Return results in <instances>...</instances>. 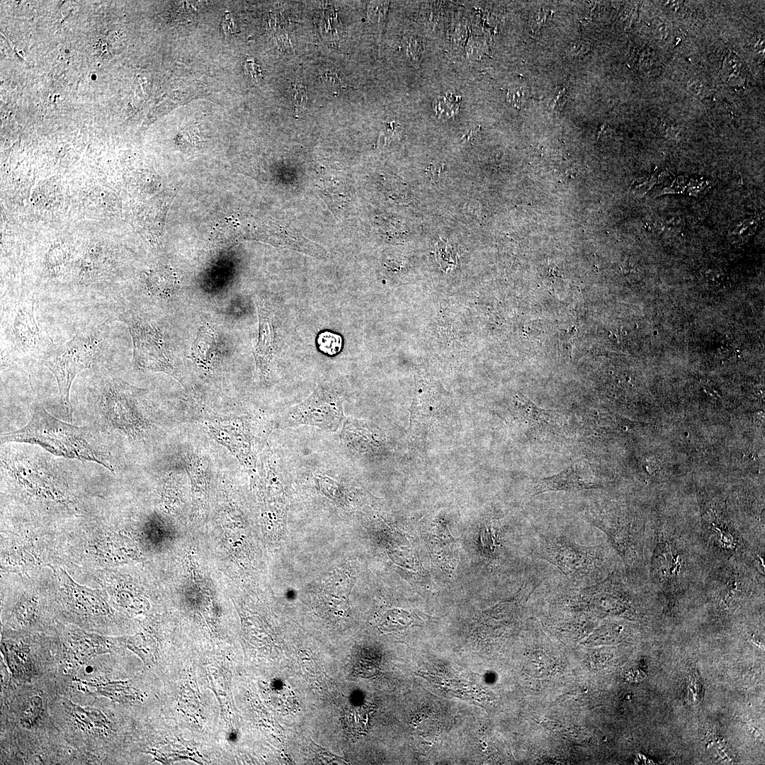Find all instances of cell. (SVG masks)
I'll use <instances>...</instances> for the list:
<instances>
[{"label":"cell","mask_w":765,"mask_h":765,"mask_svg":"<svg viewBox=\"0 0 765 765\" xmlns=\"http://www.w3.org/2000/svg\"><path fill=\"white\" fill-rule=\"evenodd\" d=\"M37 296L24 285L1 292V358L4 364L42 365L55 343L35 316Z\"/></svg>","instance_id":"6da1fadb"},{"label":"cell","mask_w":765,"mask_h":765,"mask_svg":"<svg viewBox=\"0 0 765 765\" xmlns=\"http://www.w3.org/2000/svg\"><path fill=\"white\" fill-rule=\"evenodd\" d=\"M1 441L36 444L55 455L96 462L113 471L91 429L60 421L40 403L35 405L28 423L16 431L2 434Z\"/></svg>","instance_id":"7a4b0ae2"},{"label":"cell","mask_w":765,"mask_h":765,"mask_svg":"<svg viewBox=\"0 0 765 765\" xmlns=\"http://www.w3.org/2000/svg\"><path fill=\"white\" fill-rule=\"evenodd\" d=\"M534 550L539 557L559 569L574 584L586 586L604 578L605 552L601 545L586 546L565 536L538 533Z\"/></svg>","instance_id":"3957f363"},{"label":"cell","mask_w":765,"mask_h":765,"mask_svg":"<svg viewBox=\"0 0 765 765\" xmlns=\"http://www.w3.org/2000/svg\"><path fill=\"white\" fill-rule=\"evenodd\" d=\"M109 318L91 329L76 334L64 343L55 345L42 365L55 376L66 413L72 419L69 391L76 375L89 368L98 358L108 333Z\"/></svg>","instance_id":"277c9868"},{"label":"cell","mask_w":765,"mask_h":765,"mask_svg":"<svg viewBox=\"0 0 765 765\" xmlns=\"http://www.w3.org/2000/svg\"><path fill=\"white\" fill-rule=\"evenodd\" d=\"M111 321L123 322L133 345V361L140 370L163 372L175 376L173 360L165 337L156 323L144 314L125 306H116Z\"/></svg>","instance_id":"5b68a950"},{"label":"cell","mask_w":765,"mask_h":765,"mask_svg":"<svg viewBox=\"0 0 765 765\" xmlns=\"http://www.w3.org/2000/svg\"><path fill=\"white\" fill-rule=\"evenodd\" d=\"M584 514L589 523L606 533L613 548L622 557L628 572L640 566L643 531L636 520L592 506L586 509Z\"/></svg>","instance_id":"8992f818"},{"label":"cell","mask_w":765,"mask_h":765,"mask_svg":"<svg viewBox=\"0 0 765 765\" xmlns=\"http://www.w3.org/2000/svg\"><path fill=\"white\" fill-rule=\"evenodd\" d=\"M342 404L337 392L318 385L305 400L284 412L280 425L285 428L313 426L336 431L344 419Z\"/></svg>","instance_id":"52a82bcc"},{"label":"cell","mask_w":765,"mask_h":765,"mask_svg":"<svg viewBox=\"0 0 765 765\" xmlns=\"http://www.w3.org/2000/svg\"><path fill=\"white\" fill-rule=\"evenodd\" d=\"M600 487V482L589 468L578 463L558 474L538 480L533 485V495L547 492H576Z\"/></svg>","instance_id":"ba28073f"},{"label":"cell","mask_w":765,"mask_h":765,"mask_svg":"<svg viewBox=\"0 0 765 765\" xmlns=\"http://www.w3.org/2000/svg\"><path fill=\"white\" fill-rule=\"evenodd\" d=\"M259 319V337L254 350L256 371L266 379L270 373L276 341L273 312L268 303L256 300Z\"/></svg>","instance_id":"9c48e42d"},{"label":"cell","mask_w":765,"mask_h":765,"mask_svg":"<svg viewBox=\"0 0 765 765\" xmlns=\"http://www.w3.org/2000/svg\"><path fill=\"white\" fill-rule=\"evenodd\" d=\"M654 557L652 569L654 570V577L659 579L666 590L677 589L681 567L677 549L667 541L659 542Z\"/></svg>","instance_id":"30bf717a"},{"label":"cell","mask_w":765,"mask_h":765,"mask_svg":"<svg viewBox=\"0 0 765 765\" xmlns=\"http://www.w3.org/2000/svg\"><path fill=\"white\" fill-rule=\"evenodd\" d=\"M176 285V277L172 269L166 266H158L144 272L141 277L140 286L143 293L149 298L162 300L173 293Z\"/></svg>","instance_id":"8fae6325"},{"label":"cell","mask_w":765,"mask_h":765,"mask_svg":"<svg viewBox=\"0 0 765 765\" xmlns=\"http://www.w3.org/2000/svg\"><path fill=\"white\" fill-rule=\"evenodd\" d=\"M216 351V341L213 330L208 326L200 327L191 347L193 360L203 367L212 362Z\"/></svg>","instance_id":"7c38bea8"},{"label":"cell","mask_w":765,"mask_h":765,"mask_svg":"<svg viewBox=\"0 0 765 765\" xmlns=\"http://www.w3.org/2000/svg\"><path fill=\"white\" fill-rule=\"evenodd\" d=\"M721 73L725 83L732 86H742L745 81V69L740 58L733 52L727 53L722 62Z\"/></svg>","instance_id":"4fadbf2b"},{"label":"cell","mask_w":765,"mask_h":765,"mask_svg":"<svg viewBox=\"0 0 765 765\" xmlns=\"http://www.w3.org/2000/svg\"><path fill=\"white\" fill-rule=\"evenodd\" d=\"M414 618L407 612L400 609L386 611L380 618L379 626L385 631L405 628L413 623Z\"/></svg>","instance_id":"5bb4252c"},{"label":"cell","mask_w":765,"mask_h":765,"mask_svg":"<svg viewBox=\"0 0 765 765\" xmlns=\"http://www.w3.org/2000/svg\"><path fill=\"white\" fill-rule=\"evenodd\" d=\"M317 344L318 348L324 354L335 356L341 350L342 338L336 333L324 331L319 334Z\"/></svg>","instance_id":"9a60e30c"},{"label":"cell","mask_w":765,"mask_h":765,"mask_svg":"<svg viewBox=\"0 0 765 765\" xmlns=\"http://www.w3.org/2000/svg\"><path fill=\"white\" fill-rule=\"evenodd\" d=\"M402 47L409 58L413 61H419L424 50V43L419 37L414 35L404 37Z\"/></svg>","instance_id":"2e32d148"},{"label":"cell","mask_w":765,"mask_h":765,"mask_svg":"<svg viewBox=\"0 0 765 765\" xmlns=\"http://www.w3.org/2000/svg\"><path fill=\"white\" fill-rule=\"evenodd\" d=\"M457 101L450 96L438 97L434 103L436 113L437 115L446 118L454 115L458 108V105L456 103Z\"/></svg>","instance_id":"e0dca14e"},{"label":"cell","mask_w":765,"mask_h":765,"mask_svg":"<svg viewBox=\"0 0 765 765\" xmlns=\"http://www.w3.org/2000/svg\"><path fill=\"white\" fill-rule=\"evenodd\" d=\"M293 101L295 111H303L306 108L307 93L305 86L296 84L293 88Z\"/></svg>","instance_id":"ac0fdd59"},{"label":"cell","mask_w":765,"mask_h":765,"mask_svg":"<svg viewBox=\"0 0 765 765\" xmlns=\"http://www.w3.org/2000/svg\"><path fill=\"white\" fill-rule=\"evenodd\" d=\"M40 699L35 698L32 699L26 708L24 709L23 720L29 725H31L33 720H35L40 713L41 708Z\"/></svg>","instance_id":"d6986e66"},{"label":"cell","mask_w":765,"mask_h":765,"mask_svg":"<svg viewBox=\"0 0 765 765\" xmlns=\"http://www.w3.org/2000/svg\"><path fill=\"white\" fill-rule=\"evenodd\" d=\"M689 91L699 98H706L709 96V91L706 84L700 81H694L688 86Z\"/></svg>","instance_id":"ffe728a7"},{"label":"cell","mask_w":765,"mask_h":765,"mask_svg":"<svg viewBox=\"0 0 765 765\" xmlns=\"http://www.w3.org/2000/svg\"><path fill=\"white\" fill-rule=\"evenodd\" d=\"M324 79L326 81L327 86L329 87V89H331L334 92H338L343 87L340 79L338 77V75L334 72L333 73L329 71L327 72L324 74Z\"/></svg>","instance_id":"44dd1931"},{"label":"cell","mask_w":765,"mask_h":765,"mask_svg":"<svg viewBox=\"0 0 765 765\" xmlns=\"http://www.w3.org/2000/svg\"><path fill=\"white\" fill-rule=\"evenodd\" d=\"M523 96V94L521 88L515 87L508 91L507 101L513 106L518 108L522 103Z\"/></svg>","instance_id":"7402d4cb"},{"label":"cell","mask_w":765,"mask_h":765,"mask_svg":"<svg viewBox=\"0 0 765 765\" xmlns=\"http://www.w3.org/2000/svg\"><path fill=\"white\" fill-rule=\"evenodd\" d=\"M566 101L567 98L564 93V90H562V91H560L558 94H557L555 97L550 101V106L552 108L562 107L563 104L566 102Z\"/></svg>","instance_id":"603a6c76"}]
</instances>
